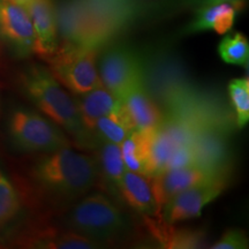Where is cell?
<instances>
[{
    "label": "cell",
    "mask_w": 249,
    "mask_h": 249,
    "mask_svg": "<svg viewBox=\"0 0 249 249\" xmlns=\"http://www.w3.org/2000/svg\"><path fill=\"white\" fill-rule=\"evenodd\" d=\"M98 49L65 43L50 57V68L59 83L75 96L103 86L96 66Z\"/></svg>",
    "instance_id": "5"
},
{
    "label": "cell",
    "mask_w": 249,
    "mask_h": 249,
    "mask_svg": "<svg viewBox=\"0 0 249 249\" xmlns=\"http://www.w3.org/2000/svg\"><path fill=\"white\" fill-rule=\"evenodd\" d=\"M13 1H15V2H18V4H21V5H23L24 2L27 1V0H13Z\"/></svg>",
    "instance_id": "28"
},
{
    "label": "cell",
    "mask_w": 249,
    "mask_h": 249,
    "mask_svg": "<svg viewBox=\"0 0 249 249\" xmlns=\"http://www.w3.org/2000/svg\"><path fill=\"white\" fill-rule=\"evenodd\" d=\"M213 249H245L248 248V238L241 230H227L222 238L213 244Z\"/></svg>",
    "instance_id": "26"
},
{
    "label": "cell",
    "mask_w": 249,
    "mask_h": 249,
    "mask_svg": "<svg viewBox=\"0 0 249 249\" xmlns=\"http://www.w3.org/2000/svg\"><path fill=\"white\" fill-rule=\"evenodd\" d=\"M8 134L18 150L28 152H51L71 147L70 140L60 128L35 111L17 108L8 120Z\"/></svg>",
    "instance_id": "6"
},
{
    "label": "cell",
    "mask_w": 249,
    "mask_h": 249,
    "mask_svg": "<svg viewBox=\"0 0 249 249\" xmlns=\"http://www.w3.org/2000/svg\"><path fill=\"white\" fill-rule=\"evenodd\" d=\"M77 97L79 101L75 103L81 123L89 134H92L93 127L99 118L107 116L119 107L121 102L120 99L114 97L104 86L97 87Z\"/></svg>",
    "instance_id": "15"
},
{
    "label": "cell",
    "mask_w": 249,
    "mask_h": 249,
    "mask_svg": "<svg viewBox=\"0 0 249 249\" xmlns=\"http://www.w3.org/2000/svg\"><path fill=\"white\" fill-rule=\"evenodd\" d=\"M227 174L202 182L174 196L163 207V219L167 225L198 217L205 205L216 200L225 191Z\"/></svg>",
    "instance_id": "10"
},
{
    "label": "cell",
    "mask_w": 249,
    "mask_h": 249,
    "mask_svg": "<svg viewBox=\"0 0 249 249\" xmlns=\"http://www.w3.org/2000/svg\"><path fill=\"white\" fill-rule=\"evenodd\" d=\"M117 191L128 207L143 216L158 213L150 179L143 174L124 171Z\"/></svg>",
    "instance_id": "14"
},
{
    "label": "cell",
    "mask_w": 249,
    "mask_h": 249,
    "mask_svg": "<svg viewBox=\"0 0 249 249\" xmlns=\"http://www.w3.org/2000/svg\"><path fill=\"white\" fill-rule=\"evenodd\" d=\"M218 54L230 65L247 66L249 58V43L241 33L227 34L218 45Z\"/></svg>",
    "instance_id": "23"
},
{
    "label": "cell",
    "mask_w": 249,
    "mask_h": 249,
    "mask_svg": "<svg viewBox=\"0 0 249 249\" xmlns=\"http://www.w3.org/2000/svg\"><path fill=\"white\" fill-rule=\"evenodd\" d=\"M220 1L232 2L241 11H244L246 5V0H148L140 15L139 22L161 20V18H170L181 12L189 11V9L195 11L196 8L204 5Z\"/></svg>",
    "instance_id": "16"
},
{
    "label": "cell",
    "mask_w": 249,
    "mask_h": 249,
    "mask_svg": "<svg viewBox=\"0 0 249 249\" xmlns=\"http://www.w3.org/2000/svg\"><path fill=\"white\" fill-rule=\"evenodd\" d=\"M67 229L101 245L116 241L123 235L127 220L111 198L93 193L73 205L67 214Z\"/></svg>",
    "instance_id": "4"
},
{
    "label": "cell",
    "mask_w": 249,
    "mask_h": 249,
    "mask_svg": "<svg viewBox=\"0 0 249 249\" xmlns=\"http://www.w3.org/2000/svg\"><path fill=\"white\" fill-rule=\"evenodd\" d=\"M229 93L236 116V124L242 128L249 120V80L233 79L229 83Z\"/></svg>",
    "instance_id": "25"
},
{
    "label": "cell",
    "mask_w": 249,
    "mask_h": 249,
    "mask_svg": "<svg viewBox=\"0 0 249 249\" xmlns=\"http://www.w3.org/2000/svg\"><path fill=\"white\" fill-rule=\"evenodd\" d=\"M97 166L98 171H102V176L105 181L117 188L126 171L123 156H121L120 144L103 142L101 150H99V161Z\"/></svg>",
    "instance_id": "20"
},
{
    "label": "cell",
    "mask_w": 249,
    "mask_h": 249,
    "mask_svg": "<svg viewBox=\"0 0 249 249\" xmlns=\"http://www.w3.org/2000/svg\"><path fill=\"white\" fill-rule=\"evenodd\" d=\"M196 129L180 120L161 123L150 130L147 148L145 177L151 178L166 167L170 157L183 145H189L194 140Z\"/></svg>",
    "instance_id": "8"
},
{
    "label": "cell",
    "mask_w": 249,
    "mask_h": 249,
    "mask_svg": "<svg viewBox=\"0 0 249 249\" xmlns=\"http://www.w3.org/2000/svg\"><path fill=\"white\" fill-rule=\"evenodd\" d=\"M233 7L238 8L234 4L229 1L213 2V4L204 5L202 7L195 9V14L188 24L182 29L183 35H192V34L203 33V31L213 30L216 24L218 18L223 13ZM241 12L240 8H238Z\"/></svg>",
    "instance_id": "21"
},
{
    "label": "cell",
    "mask_w": 249,
    "mask_h": 249,
    "mask_svg": "<svg viewBox=\"0 0 249 249\" xmlns=\"http://www.w3.org/2000/svg\"><path fill=\"white\" fill-rule=\"evenodd\" d=\"M0 39L18 57L36 53L35 30L23 5L13 0H0Z\"/></svg>",
    "instance_id": "9"
},
{
    "label": "cell",
    "mask_w": 249,
    "mask_h": 249,
    "mask_svg": "<svg viewBox=\"0 0 249 249\" xmlns=\"http://www.w3.org/2000/svg\"><path fill=\"white\" fill-rule=\"evenodd\" d=\"M23 6L29 13L35 30L36 53L50 58L59 48L55 6L52 0H27Z\"/></svg>",
    "instance_id": "12"
},
{
    "label": "cell",
    "mask_w": 249,
    "mask_h": 249,
    "mask_svg": "<svg viewBox=\"0 0 249 249\" xmlns=\"http://www.w3.org/2000/svg\"><path fill=\"white\" fill-rule=\"evenodd\" d=\"M191 165H196V160L192 144H189L183 145L171 156L165 170L179 169V167L191 166Z\"/></svg>",
    "instance_id": "27"
},
{
    "label": "cell",
    "mask_w": 249,
    "mask_h": 249,
    "mask_svg": "<svg viewBox=\"0 0 249 249\" xmlns=\"http://www.w3.org/2000/svg\"><path fill=\"white\" fill-rule=\"evenodd\" d=\"M192 147L196 165L213 170H226V143L218 134L196 130Z\"/></svg>",
    "instance_id": "17"
},
{
    "label": "cell",
    "mask_w": 249,
    "mask_h": 249,
    "mask_svg": "<svg viewBox=\"0 0 249 249\" xmlns=\"http://www.w3.org/2000/svg\"><path fill=\"white\" fill-rule=\"evenodd\" d=\"M150 130L141 132L133 130L126 139L121 142V156L126 170L130 172L145 176V164H147V148Z\"/></svg>",
    "instance_id": "19"
},
{
    "label": "cell",
    "mask_w": 249,
    "mask_h": 249,
    "mask_svg": "<svg viewBox=\"0 0 249 249\" xmlns=\"http://www.w3.org/2000/svg\"><path fill=\"white\" fill-rule=\"evenodd\" d=\"M31 176L46 193L71 203L96 185L99 171L95 158L66 147L46 152L34 165Z\"/></svg>",
    "instance_id": "2"
},
{
    "label": "cell",
    "mask_w": 249,
    "mask_h": 249,
    "mask_svg": "<svg viewBox=\"0 0 249 249\" xmlns=\"http://www.w3.org/2000/svg\"><path fill=\"white\" fill-rule=\"evenodd\" d=\"M98 74L102 85L118 99L144 82L143 60L134 48L124 43L113 44L103 53Z\"/></svg>",
    "instance_id": "7"
},
{
    "label": "cell",
    "mask_w": 249,
    "mask_h": 249,
    "mask_svg": "<svg viewBox=\"0 0 249 249\" xmlns=\"http://www.w3.org/2000/svg\"><path fill=\"white\" fill-rule=\"evenodd\" d=\"M23 92L54 124L81 143H89V133L81 123L76 103L48 68L33 65L21 75Z\"/></svg>",
    "instance_id": "3"
},
{
    "label": "cell",
    "mask_w": 249,
    "mask_h": 249,
    "mask_svg": "<svg viewBox=\"0 0 249 249\" xmlns=\"http://www.w3.org/2000/svg\"><path fill=\"white\" fill-rule=\"evenodd\" d=\"M155 236L165 248H202L205 242V233L198 230H173L172 227L158 229Z\"/></svg>",
    "instance_id": "22"
},
{
    "label": "cell",
    "mask_w": 249,
    "mask_h": 249,
    "mask_svg": "<svg viewBox=\"0 0 249 249\" xmlns=\"http://www.w3.org/2000/svg\"><path fill=\"white\" fill-rule=\"evenodd\" d=\"M120 101L135 130L147 132L156 129L164 121L163 113L150 97L144 82L134 87Z\"/></svg>",
    "instance_id": "13"
},
{
    "label": "cell",
    "mask_w": 249,
    "mask_h": 249,
    "mask_svg": "<svg viewBox=\"0 0 249 249\" xmlns=\"http://www.w3.org/2000/svg\"><path fill=\"white\" fill-rule=\"evenodd\" d=\"M148 0H61L55 6L65 43L102 48L139 22Z\"/></svg>",
    "instance_id": "1"
},
{
    "label": "cell",
    "mask_w": 249,
    "mask_h": 249,
    "mask_svg": "<svg viewBox=\"0 0 249 249\" xmlns=\"http://www.w3.org/2000/svg\"><path fill=\"white\" fill-rule=\"evenodd\" d=\"M222 174H226V170L208 169L200 165L165 170L155 174L149 179L158 207V213L179 193Z\"/></svg>",
    "instance_id": "11"
},
{
    "label": "cell",
    "mask_w": 249,
    "mask_h": 249,
    "mask_svg": "<svg viewBox=\"0 0 249 249\" xmlns=\"http://www.w3.org/2000/svg\"><path fill=\"white\" fill-rule=\"evenodd\" d=\"M21 209V200L11 180L0 169V227L11 223Z\"/></svg>",
    "instance_id": "24"
},
{
    "label": "cell",
    "mask_w": 249,
    "mask_h": 249,
    "mask_svg": "<svg viewBox=\"0 0 249 249\" xmlns=\"http://www.w3.org/2000/svg\"><path fill=\"white\" fill-rule=\"evenodd\" d=\"M133 130L135 129H134L132 121L129 120L120 102L119 107L112 111L111 113L107 114V116L99 118L95 127H93L92 134H96V136L102 142L121 144V142Z\"/></svg>",
    "instance_id": "18"
}]
</instances>
